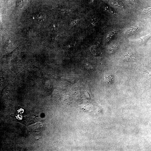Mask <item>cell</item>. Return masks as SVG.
Listing matches in <instances>:
<instances>
[{
	"label": "cell",
	"mask_w": 151,
	"mask_h": 151,
	"mask_svg": "<svg viewBox=\"0 0 151 151\" xmlns=\"http://www.w3.org/2000/svg\"><path fill=\"white\" fill-rule=\"evenodd\" d=\"M76 22H77V21H76V20L75 21H73V22H72V24L73 25L75 24H76Z\"/></svg>",
	"instance_id": "obj_4"
},
{
	"label": "cell",
	"mask_w": 151,
	"mask_h": 151,
	"mask_svg": "<svg viewBox=\"0 0 151 151\" xmlns=\"http://www.w3.org/2000/svg\"><path fill=\"white\" fill-rule=\"evenodd\" d=\"M138 28L135 27H132L128 29L125 33L126 35H130L133 34L137 32L138 30Z\"/></svg>",
	"instance_id": "obj_1"
},
{
	"label": "cell",
	"mask_w": 151,
	"mask_h": 151,
	"mask_svg": "<svg viewBox=\"0 0 151 151\" xmlns=\"http://www.w3.org/2000/svg\"><path fill=\"white\" fill-rule=\"evenodd\" d=\"M113 79V78L111 76L107 75L105 76L104 77L105 80L109 83V84L111 83V81Z\"/></svg>",
	"instance_id": "obj_3"
},
{
	"label": "cell",
	"mask_w": 151,
	"mask_h": 151,
	"mask_svg": "<svg viewBox=\"0 0 151 151\" xmlns=\"http://www.w3.org/2000/svg\"><path fill=\"white\" fill-rule=\"evenodd\" d=\"M28 0H18V6L19 7H23L24 5H26Z\"/></svg>",
	"instance_id": "obj_2"
}]
</instances>
